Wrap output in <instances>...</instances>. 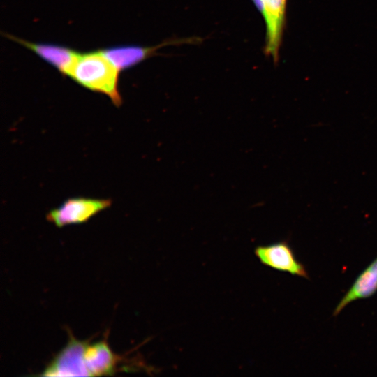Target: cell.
I'll return each instance as SVG.
<instances>
[{
  "mask_svg": "<svg viewBox=\"0 0 377 377\" xmlns=\"http://www.w3.org/2000/svg\"><path fill=\"white\" fill-rule=\"evenodd\" d=\"M87 342L71 336L64 348L50 362L41 376H87L84 352Z\"/></svg>",
  "mask_w": 377,
  "mask_h": 377,
  "instance_id": "cell-4",
  "label": "cell"
},
{
  "mask_svg": "<svg viewBox=\"0 0 377 377\" xmlns=\"http://www.w3.org/2000/svg\"><path fill=\"white\" fill-rule=\"evenodd\" d=\"M377 292V258H376L356 278L350 288L343 296L333 311L337 316L350 303L369 298Z\"/></svg>",
  "mask_w": 377,
  "mask_h": 377,
  "instance_id": "cell-8",
  "label": "cell"
},
{
  "mask_svg": "<svg viewBox=\"0 0 377 377\" xmlns=\"http://www.w3.org/2000/svg\"><path fill=\"white\" fill-rule=\"evenodd\" d=\"M111 205L108 199L73 198L66 200L59 207L47 214V219L58 227L86 222Z\"/></svg>",
  "mask_w": 377,
  "mask_h": 377,
  "instance_id": "cell-2",
  "label": "cell"
},
{
  "mask_svg": "<svg viewBox=\"0 0 377 377\" xmlns=\"http://www.w3.org/2000/svg\"><path fill=\"white\" fill-rule=\"evenodd\" d=\"M4 35L34 52L54 66L63 75L68 76L79 54L78 52L64 46L48 43H34L10 34H4Z\"/></svg>",
  "mask_w": 377,
  "mask_h": 377,
  "instance_id": "cell-7",
  "label": "cell"
},
{
  "mask_svg": "<svg viewBox=\"0 0 377 377\" xmlns=\"http://www.w3.org/2000/svg\"><path fill=\"white\" fill-rule=\"evenodd\" d=\"M254 254L263 265L292 275L309 279L304 265L296 258L295 253L286 241L257 246Z\"/></svg>",
  "mask_w": 377,
  "mask_h": 377,
  "instance_id": "cell-5",
  "label": "cell"
},
{
  "mask_svg": "<svg viewBox=\"0 0 377 377\" xmlns=\"http://www.w3.org/2000/svg\"><path fill=\"white\" fill-rule=\"evenodd\" d=\"M200 41L201 38L197 37L174 38L167 40L154 46L142 47L138 45H122L111 47L100 50L120 72L122 70L135 66L142 61L157 54V51L163 47L197 43Z\"/></svg>",
  "mask_w": 377,
  "mask_h": 377,
  "instance_id": "cell-3",
  "label": "cell"
},
{
  "mask_svg": "<svg viewBox=\"0 0 377 377\" xmlns=\"http://www.w3.org/2000/svg\"><path fill=\"white\" fill-rule=\"evenodd\" d=\"M84 359L89 376L112 375L119 362L105 340L87 344Z\"/></svg>",
  "mask_w": 377,
  "mask_h": 377,
  "instance_id": "cell-9",
  "label": "cell"
},
{
  "mask_svg": "<svg viewBox=\"0 0 377 377\" xmlns=\"http://www.w3.org/2000/svg\"><path fill=\"white\" fill-rule=\"evenodd\" d=\"M287 0H263L261 15L265 21V53L276 63L279 57L286 21Z\"/></svg>",
  "mask_w": 377,
  "mask_h": 377,
  "instance_id": "cell-6",
  "label": "cell"
},
{
  "mask_svg": "<svg viewBox=\"0 0 377 377\" xmlns=\"http://www.w3.org/2000/svg\"><path fill=\"white\" fill-rule=\"evenodd\" d=\"M258 10L261 13L263 9V0H251Z\"/></svg>",
  "mask_w": 377,
  "mask_h": 377,
  "instance_id": "cell-10",
  "label": "cell"
},
{
  "mask_svg": "<svg viewBox=\"0 0 377 377\" xmlns=\"http://www.w3.org/2000/svg\"><path fill=\"white\" fill-rule=\"evenodd\" d=\"M119 71L101 50L79 53L68 76L81 86L108 96L117 106L122 100L118 90Z\"/></svg>",
  "mask_w": 377,
  "mask_h": 377,
  "instance_id": "cell-1",
  "label": "cell"
}]
</instances>
